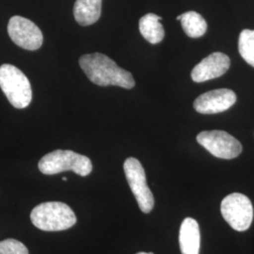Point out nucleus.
<instances>
[{"instance_id":"obj_1","label":"nucleus","mask_w":254,"mask_h":254,"mask_svg":"<svg viewBox=\"0 0 254 254\" xmlns=\"http://www.w3.org/2000/svg\"><path fill=\"white\" fill-rule=\"evenodd\" d=\"M79 65L88 78L98 86H118L127 90L135 87L132 73L119 67L106 55H83L79 59Z\"/></svg>"},{"instance_id":"obj_2","label":"nucleus","mask_w":254,"mask_h":254,"mask_svg":"<svg viewBox=\"0 0 254 254\" xmlns=\"http://www.w3.org/2000/svg\"><path fill=\"white\" fill-rule=\"evenodd\" d=\"M30 220L35 227L46 232H59L73 227L76 217L73 210L61 201H47L31 211Z\"/></svg>"},{"instance_id":"obj_3","label":"nucleus","mask_w":254,"mask_h":254,"mask_svg":"<svg viewBox=\"0 0 254 254\" xmlns=\"http://www.w3.org/2000/svg\"><path fill=\"white\" fill-rule=\"evenodd\" d=\"M40 172L46 175L72 171L80 176H87L92 171L91 159L70 150H56L42 157L39 162Z\"/></svg>"},{"instance_id":"obj_4","label":"nucleus","mask_w":254,"mask_h":254,"mask_svg":"<svg viewBox=\"0 0 254 254\" xmlns=\"http://www.w3.org/2000/svg\"><path fill=\"white\" fill-rule=\"evenodd\" d=\"M0 88L9 103L16 109H23L32 100V91L25 73L10 64L0 66Z\"/></svg>"},{"instance_id":"obj_5","label":"nucleus","mask_w":254,"mask_h":254,"mask_svg":"<svg viewBox=\"0 0 254 254\" xmlns=\"http://www.w3.org/2000/svg\"><path fill=\"white\" fill-rule=\"evenodd\" d=\"M220 211L228 224L237 232H244L251 227L254 219V207L251 200L241 193H232L225 197Z\"/></svg>"},{"instance_id":"obj_6","label":"nucleus","mask_w":254,"mask_h":254,"mask_svg":"<svg viewBox=\"0 0 254 254\" xmlns=\"http://www.w3.org/2000/svg\"><path fill=\"white\" fill-rule=\"evenodd\" d=\"M124 171L138 207L145 214L150 213L154 208V199L147 185L145 171L142 165L136 158L129 157L125 161Z\"/></svg>"},{"instance_id":"obj_7","label":"nucleus","mask_w":254,"mask_h":254,"mask_svg":"<svg viewBox=\"0 0 254 254\" xmlns=\"http://www.w3.org/2000/svg\"><path fill=\"white\" fill-rule=\"evenodd\" d=\"M197 141L214 156L221 159H234L242 152V145L236 137L225 131H202Z\"/></svg>"},{"instance_id":"obj_8","label":"nucleus","mask_w":254,"mask_h":254,"mask_svg":"<svg viewBox=\"0 0 254 254\" xmlns=\"http://www.w3.org/2000/svg\"><path fill=\"white\" fill-rule=\"evenodd\" d=\"M8 33L15 45L26 50H37L44 42L43 33L39 27L32 21L22 16H13L9 19Z\"/></svg>"},{"instance_id":"obj_9","label":"nucleus","mask_w":254,"mask_h":254,"mask_svg":"<svg viewBox=\"0 0 254 254\" xmlns=\"http://www.w3.org/2000/svg\"><path fill=\"white\" fill-rule=\"evenodd\" d=\"M236 102V93L229 89H218L200 94L194 101V109L201 114H217L226 111Z\"/></svg>"},{"instance_id":"obj_10","label":"nucleus","mask_w":254,"mask_h":254,"mask_svg":"<svg viewBox=\"0 0 254 254\" xmlns=\"http://www.w3.org/2000/svg\"><path fill=\"white\" fill-rule=\"evenodd\" d=\"M230 65L231 61L227 55L221 52L212 53L193 68L191 78L197 83L215 79L226 73Z\"/></svg>"},{"instance_id":"obj_11","label":"nucleus","mask_w":254,"mask_h":254,"mask_svg":"<svg viewBox=\"0 0 254 254\" xmlns=\"http://www.w3.org/2000/svg\"><path fill=\"white\" fill-rule=\"evenodd\" d=\"M179 242L182 254H199L200 228L198 222L194 218H185L182 222Z\"/></svg>"},{"instance_id":"obj_12","label":"nucleus","mask_w":254,"mask_h":254,"mask_svg":"<svg viewBox=\"0 0 254 254\" xmlns=\"http://www.w3.org/2000/svg\"><path fill=\"white\" fill-rule=\"evenodd\" d=\"M101 9L102 0H75L73 16L80 26L87 27L99 20Z\"/></svg>"},{"instance_id":"obj_13","label":"nucleus","mask_w":254,"mask_h":254,"mask_svg":"<svg viewBox=\"0 0 254 254\" xmlns=\"http://www.w3.org/2000/svg\"><path fill=\"white\" fill-rule=\"evenodd\" d=\"M162 18L154 13H147L139 20V31L142 37L149 43L156 45L162 42L165 30L160 23Z\"/></svg>"},{"instance_id":"obj_14","label":"nucleus","mask_w":254,"mask_h":254,"mask_svg":"<svg viewBox=\"0 0 254 254\" xmlns=\"http://www.w3.org/2000/svg\"><path fill=\"white\" fill-rule=\"evenodd\" d=\"M180 21L185 33L190 38L203 36L207 30L206 21L196 11L190 10L183 13Z\"/></svg>"},{"instance_id":"obj_15","label":"nucleus","mask_w":254,"mask_h":254,"mask_svg":"<svg viewBox=\"0 0 254 254\" xmlns=\"http://www.w3.org/2000/svg\"><path fill=\"white\" fill-rule=\"evenodd\" d=\"M238 50L246 63L254 67V30L244 29L240 33Z\"/></svg>"},{"instance_id":"obj_16","label":"nucleus","mask_w":254,"mask_h":254,"mask_svg":"<svg viewBox=\"0 0 254 254\" xmlns=\"http://www.w3.org/2000/svg\"><path fill=\"white\" fill-rule=\"evenodd\" d=\"M0 254H28V250L22 242L9 238L0 242Z\"/></svg>"},{"instance_id":"obj_17","label":"nucleus","mask_w":254,"mask_h":254,"mask_svg":"<svg viewBox=\"0 0 254 254\" xmlns=\"http://www.w3.org/2000/svg\"><path fill=\"white\" fill-rule=\"evenodd\" d=\"M136 254H154L153 253H137Z\"/></svg>"},{"instance_id":"obj_18","label":"nucleus","mask_w":254,"mask_h":254,"mask_svg":"<svg viewBox=\"0 0 254 254\" xmlns=\"http://www.w3.org/2000/svg\"><path fill=\"white\" fill-rule=\"evenodd\" d=\"M177 20H178V21H180V20H181V15H178V16H177Z\"/></svg>"},{"instance_id":"obj_19","label":"nucleus","mask_w":254,"mask_h":254,"mask_svg":"<svg viewBox=\"0 0 254 254\" xmlns=\"http://www.w3.org/2000/svg\"><path fill=\"white\" fill-rule=\"evenodd\" d=\"M63 181H64V182L67 181V178H66V177H63Z\"/></svg>"}]
</instances>
